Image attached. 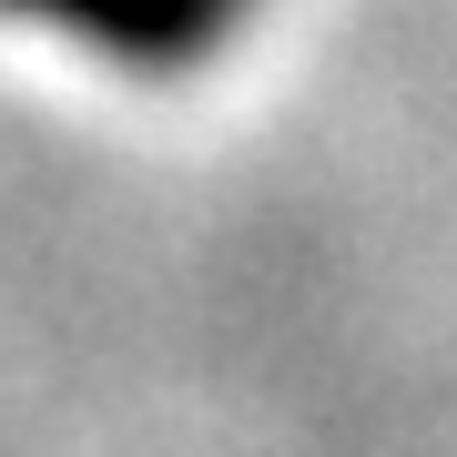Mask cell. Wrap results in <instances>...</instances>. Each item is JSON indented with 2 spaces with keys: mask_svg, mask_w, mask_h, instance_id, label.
Wrapping results in <instances>:
<instances>
[{
  "mask_svg": "<svg viewBox=\"0 0 457 457\" xmlns=\"http://www.w3.org/2000/svg\"><path fill=\"white\" fill-rule=\"evenodd\" d=\"M11 21H51V31L92 41L102 62H132V71H183L204 62L213 31H224L245 0H0Z\"/></svg>",
  "mask_w": 457,
  "mask_h": 457,
  "instance_id": "1",
  "label": "cell"
}]
</instances>
